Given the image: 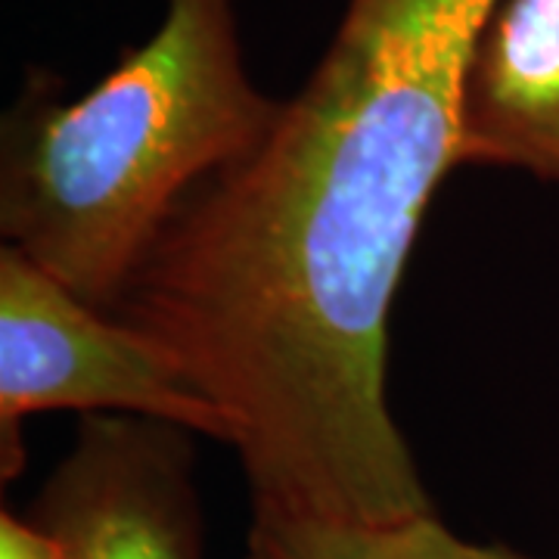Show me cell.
Wrapping results in <instances>:
<instances>
[{"instance_id": "obj_7", "label": "cell", "mask_w": 559, "mask_h": 559, "mask_svg": "<svg viewBox=\"0 0 559 559\" xmlns=\"http://www.w3.org/2000/svg\"><path fill=\"white\" fill-rule=\"evenodd\" d=\"M0 559H66L62 540L32 516L0 513Z\"/></svg>"}, {"instance_id": "obj_1", "label": "cell", "mask_w": 559, "mask_h": 559, "mask_svg": "<svg viewBox=\"0 0 559 559\" xmlns=\"http://www.w3.org/2000/svg\"><path fill=\"white\" fill-rule=\"evenodd\" d=\"M495 7L345 0L271 131L190 190L109 311L218 404L255 513H436L392 417L389 333Z\"/></svg>"}, {"instance_id": "obj_5", "label": "cell", "mask_w": 559, "mask_h": 559, "mask_svg": "<svg viewBox=\"0 0 559 559\" xmlns=\"http://www.w3.org/2000/svg\"><path fill=\"white\" fill-rule=\"evenodd\" d=\"M460 165L559 187V0H498L463 79Z\"/></svg>"}, {"instance_id": "obj_6", "label": "cell", "mask_w": 559, "mask_h": 559, "mask_svg": "<svg viewBox=\"0 0 559 559\" xmlns=\"http://www.w3.org/2000/svg\"><path fill=\"white\" fill-rule=\"evenodd\" d=\"M242 559H528L500 544L454 535L439 513L392 525L293 520L255 513Z\"/></svg>"}, {"instance_id": "obj_2", "label": "cell", "mask_w": 559, "mask_h": 559, "mask_svg": "<svg viewBox=\"0 0 559 559\" xmlns=\"http://www.w3.org/2000/svg\"><path fill=\"white\" fill-rule=\"evenodd\" d=\"M280 100L246 69L237 0H162L153 35L62 100L44 75L0 128V237L112 311L190 190L246 156Z\"/></svg>"}, {"instance_id": "obj_3", "label": "cell", "mask_w": 559, "mask_h": 559, "mask_svg": "<svg viewBox=\"0 0 559 559\" xmlns=\"http://www.w3.org/2000/svg\"><path fill=\"white\" fill-rule=\"evenodd\" d=\"M128 414L230 444L234 429L165 348L0 246V473L25 466L35 414Z\"/></svg>"}, {"instance_id": "obj_4", "label": "cell", "mask_w": 559, "mask_h": 559, "mask_svg": "<svg viewBox=\"0 0 559 559\" xmlns=\"http://www.w3.org/2000/svg\"><path fill=\"white\" fill-rule=\"evenodd\" d=\"M193 432L128 414H87L28 516L66 559H202Z\"/></svg>"}]
</instances>
